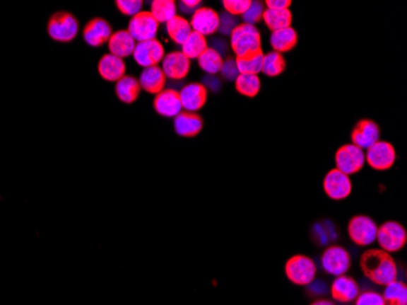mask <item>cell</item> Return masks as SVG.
Here are the masks:
<instances>
[{"mask_svg": "<svg viewBox=\"0 0 407 305\" xmlns=\"http://www.w3.org/2000/svg\"><path fill=\"white\" fill-rule=\"evenodd\" d=\"M365 159L373 170L387 171L395 164L396 151L394 146L389 142L378 141L368 148L365 153Z\"/></svg>", "mask_w": 407, "mask_h": 305, "instance_id": "obj_9", "label": "cell"}, {"mask_svg": "<svg viewBox=\"0 0 407 305\" xmlns=\"http://www.w3.org/2000/svg\"><path fill=\"white\" fill-rule=\"evenodd\" d=\"M161 64L166 79L172 81L184 80L191 71V60L181 50L166 54Z\"/></svg>", "mask_w": 407, "mask_h": 305, "instance_id": "obj_15", "label": "cell"}, {"mask_svg": "<svg viewBox=\"0 0 407 305\" xmlns=\"http://www.w3.org/2000/svg\"><path fill=\"white\" fill-rule=\"evenodd\" d=\"M115 4L116 8L122 15L131 16V18L141 13L143 8L142 0H119Z\"/></svg>", "mask_w": 407, "mask_h": 305, "instance_id": "obj_37", "label": "cell"}, {"mask_svg": "<svg viewBox=\"0 0 407 305\" xmlns=\"http://www.w3.org/2000/svg\"><path fill=\"white\" fill-rule=\"evenodd\" d=\"M166 76L160 67H151L143 69L139 84L142 89L151 94H159L166 87Z\"/></svg>", "mask_w": 407, "mask_h": 305, "instance_id": "obj_23", "label": "cell"}, {"mask_svg": "<svg viewBox=\"0 0 407 305\" xmlns=\"http://www.w3.org/2000/svg\"><path fill=\"white\" fill-rule=\"evenodd\" d=\"M48 35L52 40L60 43H70L78 33V21L72 13L59 11L49 18Z\"/></svg>", "mask_w": 407, "mask_h": 305, "instance_id": "obj_4", "label": "cell"}, {"mask_svg": "<svg viewBox=\"0 0 407 305\" xmlns=\"http://www.w3.org/2000/svg\"><path fill=\"white\" fill-rule=\"evenodd\" d=\"M252 4L250 0H225L222 1L223 9L226 10L227 13H230V16H243L245 11L249 9V6Z\"/></svg>", "mask_w": 407, "mask_h": 305, "instance_id": "obj_36", "label": "cell"}, {"mask_svg": "<svg viewBox=\"0 0 407 305\" xmlns=\"http://www.w3.org/2000/svg\"><path fill=\"white\" fill-rule=\"evenodd\" d=\"M377 242L382 251L389 253H398L407 243V232L400 222L387 221L378 226Z\"/></svg>", "mask_w": 407, "mask_h": 305, "instance_id": "obj_5", "label": "cell"}, {"mask_svg": "<svg viewBox=\"0 0 407 305\" xmlns=\"http://www.w3.org/2000/svg\"><path fill=\"white\" fill-rule=\"evenodd\" d=\"M264 13H265V4L264 3H261V1H252L249 9L243 15L244 23L255 26L256 23L261 21Z\"/></svg>", "mask_w": 407, "mask_h": 305, "instance_id": "obj_35", "label": "cell"}, {"mask_svg": "<svg viewBox=\"0 0 407 305\" xmlns=\"http://www.w3.org/2000/svg\"><path fill=\"white\" fill-rule=\"evenodd\" d=\"M115 92L116 97L119 98L121 102L124 104H132L141 96L142 87L136 77L126 75L116 82Z\"/></svg>", "mask_w": 407, "mask_h": 305, "instance_id": "obj_26", "label": "cell"}, {"mask_svg": "<svg viewBox=\"0 0 407 305\" xmlns=\"http://www.w3.org/2000/svg\"><path fill=\"white\" fill-rule=\"evenodd\" d=\"M166 31L173 43L182 45L186 42L193 30H191V23L186 18H183L181 15H176L166 23Z\"/></svg>", "mask_w": 407, "mask_h": 305, "instance_id": "obj_27", "label": "cell"}, {"mask_svg": "<svg viewBox=\"0 0 407 305\" xmlns=\"http://www.w3.org/2000/svg\"><path fill=\"white\" fill-rule=\"evenodd\" d=\"M238 26V21L235 16H230V13H223L220 15V26L218 31L222 35H230L235 27Z\"/></svg>", "mask_w": 407, "mask_h": 305, "instance_id": "obj_40", "label": "cell"}, {"mask_svg": "<svg viewBox=\"0 0 407 305\" xmlns=\"http://www.w3.org/2000/svg\"><path fill=\"white\" fill-rule=\"evenodd\" d=\"M173 127H175V131L178 136H181V137H195L203 130V117L198 113L182 111L175 117Z\"/></svg>", "mask_w": 407, "mask_h": 305, "instance_id": "obj_20", "label": "cell"}, {"mask_svg": "<svg viewBox=\"0 0 407 305\" xmlns=\"http://www.w3.org/2000/svg\"><path fill=\"white\" fill-rule=\"evenodd\" d=\"M98 71L102 80L107 82H117L126 76V64L124 59L117 58L115 55L107 53L102 55V59L99 60Z\"/></svg>", "mask_w": 407, "mask_h": 305, "instance_id": "obj_21", "label": "cell"}, {"mask_svg": "<svg viewBox=\"0 0 407 305\" xmlns=\"http://www.w3.org/2000/svg\"><path fill=\"white\" fill-rule=\"evenodd\" d=\"M324 190L329 200L339 202L346 200L351 195L353 182L350 180V176L346 173L336 168H332L324 176Z\"/></svg>", "mask_w": 407, "mask_h": 305, "instance_id": "obj_11", "label": "cell"}, {"mask_svg": "<svg viewBox=\"0 0 407 305\" xmlns=\"http://www.w3.org/2000/svg\"><path fill=\"white\" fill-rule=\"evenodd\" d=\"M382 297L385 305H407V286L401 281L395 280L385 286Z\"/></svg>", "mask_w": 407, "mask_h": 305, "instance_id": "obj_31", "label": "cell"}, {"mask_svg": "<svg viewBox=\"0 0 407 305\" xmlns=\"http://www.w3.org/2000/svg\"><path fill=\"white\" fill-rule=\"evenodd\" d=\"M154 109L159 115L164 117H176L183 110L178 91L168 88L156 94Z\"/></svg>", "mask_w": 407, "mask_h": 305, "instance_id": "obj_19", "label": "cell"}, {"mask_svg": "<svg viewBox=\"0 0 407 305\" xmlns=\"http://www.w3.org/2000/svg\"><path fill=\"white\" fill-rule=\"evenodd\" d=\"M159 26L160 23L153 18L149 11H141L131 18L127 31L134 40L139 43L146 40H156Z\"/></svg>", "mask_w": 407, "mask_h": 305, "instance_id": "obj_10", "label": "cell"}, {"mask_svg": "<svg viewBox=\"0 0 407 305\" xmlns=\"http://www.w3.org/2000/svg\"><path fill=\"white\" fill-rule=\"evenodd\" d=\"M266 9L269 10H287L290 8V0H266L264 3Z\"/></svg>", "mask_w": 407, "mask_h": 305, "instance_id": "obj_41", "label": "cell"}, {"mask_svg": "<svg viewBox=\"0 0 407 305\" xmlns=\"http://www.w3.org/2000/svg\"><path fill=\"white\" fill-rule=\"evenodd\" d=\"M181 47V52L186 55L187 58L189 60H193V59L198 60L200 55L208 48V43L206 37H204L196 32H191Z\"/></svg>", "mask_w": 407, "mask_h": 305, "instance_id": "obj_29", "label": "cell"}, {"mask_svg": "<svg viewBox=\"0 0 407 305\" xmlns=\"http://www.w3.org/2000/svg\"><path fill=\"white\" fill-rule=\"evenodd\" d=\"M348 236L359 247H368L376 242L378 226L367 215H355L348 222Z\"/></svg>", "mask_w": 407, "mask_h": 305, "instance_id": "obj_6", "label": "cell"}, {"mask_svg": "<svg viewBox=\"0 0 407 305\" xmlns=\"http://www.w3.org/2000/svg\"><path fill=\"white\" fill-rule=\"evenodd\" d=\"M360 267L362 274L377 286H383L398 280V265L394 258L381 248H371L362 253L360 258Z\"/></svg>", "mask_w": 407, "mask_h": 305, "instance_id": "obj_1", "label": "cell"}, {"mask_svg": "<svg viewBox=\"0 0 407 305\" xmlns=\"http://www.w3.org/2000/svg\"><path fill=\"white\" fill-rule=\"evenodd\" d=\"M178 93L181 98L182 108L189 113L199 111L208 102V88L199 82H191L183 86Z\"/></svg>", "mask_w": 407, "mask_h": 305, "instance_id": "obj_16", "label": "cell"}, {"mask_svg": "<svg viewBox=\"0 0 407 305\" xmlns=\"http://www.w3.org/2000/svg\"><path fill=\"white\" fill-rule=\"evenodd\" d=\"M220 74H221L222 77H223L225 80L233 81V82H235V79L240 75L235 59L227 58L226 60H223Z\"/></svg>", "mask_w": 407, "mask_h": 305, "instance_id": "obj_39", "label": "cell"}, {"mask_svg": "<svg viewBox=\"0 0 407 305\" xmlns=\"http://www.w3.org/2000/svg\"><path fill=\"white\" fill-rule=\"evenodd\" d=\"M230 45L235 57L262 48L261 33L254 25L238 23L230 35Z\"/></svg>", "mask_w": 407, "mask_h": 305, "instance_id": "obj_3", "label": "cell"}, {"mask_svg": "<svg viewBox=\"0 0 407 305\" xmlns=\"http://www.w3.org/2000/svg\"><path fill=\"white\" fill-rule=\"evenodd\" d=\"M262 20L271 32L279 31L288 27H292L293 13L290 10L265 9Z\"/></svg>", "mask_w": 407, "mask_h": 305, "instance_id": "obj_28", "label": "cell"}, {"mask_svg": "<svg viewBox=\"0 0 407 305\" xmlns=\"http://www.w3.org/2000/svg\"><path fill=\"white\" fill-rule=\"evenodd\" d=\"M359 294V283L356 282L354 277L348 275L338 276L331 286V296L333 301L341 304H349L351 301H354Z\"/></svg>", "mask_w": 407, "mask_h": 305, "instance_id": "obj_17", "label": "cell"}, {"mask_svg": "<svg viewBox=\"0 0 407 305\" xmlns=\"http://www.w3.org/2000/svg\"><path fill=\"white\" fill-rule=\"evenodd\" d=\"M354 301L355 305H385L381 293L376 291H365L360 293Z\"/></svg>", "mask_w": 407, "mask_h": 305, "instance_id": "obj_38", "label": "cell"}, {"mask_svg": "<svg viewBox=\"0 0 407 305\" xmlns=\"http://www.w3.org/2000/svg\"><path fill=\"white\" fill-rule=\"evenodd\" d=\"M310 305H336V303L329 299H317V301H312Z\"/></svg>", "mask_w": 407, "mask_h": 305, "instance_id": "obj_43", "label": "cell"}, {"mask_svg": "<svg viewBox=\"0 0 407 305\" xmlns=\"http://www.w3.org/2000/svg\"><path fill=\"white\" fill-rule=\"evenodd\" d=\"M201 1L196 0V1H189V0H182L179 3V9L184 13H193L195 10L199 9Z\"/></svg>", "mask_w": 407, "mask_h": 305, "instance_id": "obj_42", "label": "cell"}, {"mask_svg": "<svg viewBox=\"0 0 407 305\" xmlns=\"http://www.w3.org/2000/svg\"><path fill=\"white\" fill-rule=\"evenodd\" d=\"M264 50L262 48L248 52V53L235 57V64L238 72L242 75H259L262 70L264 62Z\"/></svg>", "mask_w": 407, "mask_h": 305, "instance_id": "obj_24", "label": "cell"}, {"mask_svg": "<svg viewBox=\"0 0 407 305\" xmlns=\"http://www.w3.org/2000/svg\"><path fill=\"white\" fill-rule=\"evenodd\" d=\"M235 89L244 97H256L261 89V81L257 75H242L240 74L235 81Z\"/></svg>", "mask_w": 407, "mask_h": 305, "instance_id": "obj_34", "label": "cell"}, {"mask_svg": "<svg viewBox=\"0 0 407 305\" xmlns=\"http://www.w3.org/2000/svg\"><path fill=\"white\" fill-rule=\"evenodd\" d=\"M136 45H137V42L134 40L132 35H129L127 30L112 32L110 40L107 42L110 54L121 59L132 57Z\"/></svg>", "mask_w": 407, "mask_h": 305, "instance_id": "obj_22", "label": "cell"}, {"mask_svg": "<svg viewBox=\"0 0 407 305\" xmlns=\"http://www.w3.org/2000/svg\"><path fill=\"white\" fill-rule=\"evenodd\" d=\"M365 151L353 143L341 146L336 153V168L348 176L360 173L365 166Z\"/></svg>", "mask_w": 407, "mask_h": 305, "instance_id": "obj_8", "label": "cell"}, {"mask_svg": "<svg viewBox=\"0 0 407 305\" xmlns=\"http://www.w3.org/2000/svg\"><path fill=\"white\" fill-rule=\"evenodd\" d=\"M284 272L289 282L299 287H305L314 282L317 274V266L312 258L297 254L288 259L284 266Z\"/></svg>", "mask_w": 407, "mask_h": 305, "instance_id": "obj_2", "label": "cell"}, {"mask_svg": "<svg viewBox=\"0 0 407 305\" xmlns=\"http://www.w3.org/2000/svg\"><path fill=\"white\" fill-rule=\"evenodd\" d=\"M350 137L354 146H359L362 151H367L370 146L381 141V129L373 120H360L359 122L355 125Z\"/></svg>", "mask_w": 407, "mask_h": 305, "instance_id": "obj_13", "label": "cell"}, {"mask_svg": "<svg viewBox=\"0 0 407 305\" xmlns=\"http://www.w3.org/2000/svg\"><path fill=\"white\" fill-rule=\"evenodd\" d=\"M321 265L328 275L338 277L351 267V255L346 248L341 246H331L326 248L321 255Z\"/></svg>", "mask_w": 407, "mask_h": 305, "instance_id": "obj_7", "label": "cell"}, {"mask_svg": "<svg viewBox=\"0 0 407 305\" xmlns=\"http://www.w3.org/2000/svg\"><path fill=\"white\" fill-rule=\"evenodd\" d=\"M166 53L163 43L158 40H151L137 43L132 57L139 67L146 69V67H159Z\"/></svg>", "mask_w": 407, "mask_h": 305, "instance_id": "obj_12", "label": "cell"}, {"mask_svg": "<svg viewBox=\"0 0 407 305\" xmlns=\"http://www.w3.org/2000/svg\"><path fill=\"white\" fill-rule=\"evenodd\" d=\"M297 33L293 27H288L279 31L272 32L270 37V45L273 52L279 54L289 53L297 45Z\"/></svg>", "mask_w": 407, "mask_h": 305, "instance_id": "obj_25", "label": "cell"}, {"mask_svg": "<svg viewBox=\"0 0 407 305\" xmlns=\"http://www.w3.org/2000/svg\"><path fill=\"white\" fill-rule=\"evenodd\" d=\"M112 28L107 20L95 18L90 20L83 28V40L87 45L98 48L105 45L110 40Z\"/></svg>", "mask_w": 407, "mask_h": 305, "instance_id": "obj_18", "label": "cell"}, {"mask_svg": "<svg viewBox=\"0 0 407 305\" xmlns=\"http://www.w3.org/2000/svg\"><path fill=\"white\" fill-rule=\"evenodd\" d=\"M189 23L193 32L208 37L218 31L220 15L213 8L200 6L199 9L195 10L194 13H191Z\"/></svg>", "mask_w": 407, "mask_h": 305, "instance_id": "obj_14", "label": "cell"}, {"mask_svg": "<svg viewBox=\"0 0 407 305\" xmlns=\"http://www.w3.org/2000/svg\"><path fill=\"white\" fill-rule=\"evenodd\" d=\"M287 67V62L284 59L283 54L277 53V52H269L264 55V62H262V70L266 76L269 77H277L282 75Z\"/></svg>", "mask_w": 407, "mask_h": 305, "instance_id": "obj_32", "label": "cell"}, {"mask_svg": "<svg viewBox=\"0 0 407 305\" xmlns=\"http://www.w3.org/2000/svg\"><path fill=\"white\" fill-rule=\"evenodd\" d=\"M198 64H199L200 69L204 72H206L208 75L216 76L221 71L223 58L221 54L216 52L215 49L208 47L198 58Z\"/></svg>", "mask_w": 407, "mask_h": 305, "instance_id": "obj_33", "label": "cell"}, {"mask_svg": "<svg viewBox=\"0 0 407 305\" xmlns=\"http://www.w3.org/2000/svg\"><path fill=\"white\" fill-rule=\"evenodd\" d=\"M153 18L159 23H167L177 15V5L173 0H154L151 5Z\"/></svg>", "mask_w": 407, "mask_h": 305, "instance_id": "obj_30", "label": "cell"}]
</instances>
